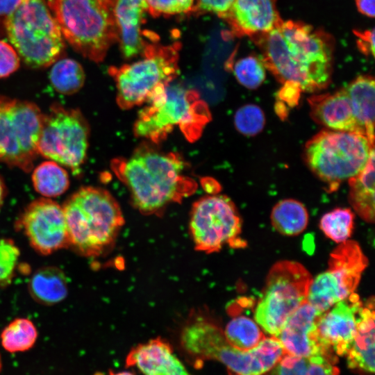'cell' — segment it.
I'll list each match as a JSON object with an SVG mask.
<instances>
[{
  "mask_svg": "<svg viewBox=\"0 0 375 375\" xmlns=\"http://www.w3.org/2000/svg\"><path fill=\"white\" fill-rule=\"evenodd\" d=\"M261 60L282 84L314 92L331 83L334 42L330 35L303 22L282 21L270 31L251 38Z\"/></svg>",
  "mask_w": 375,
  "mask_h": 375,
  "instance_id": "obj_1",
  "label": "cell"
},
{
  "mask_svg": "<svg viewBox=\"0 0 375 375\" xmlns=\"http://www.w3.org/2000/svg\"><path fill=\"white\" fill-rule=\"evenodd\" d=\"M185 166L181 156L148 144L139 147L130 158H116L111 164L127 187L133 206L144 215H158L195 192L197 183L184 174Z\"/></svg>",
  "mask_w": 375,
  "mask_h": 375,
  "instance_id": "obj_2",
  "label": "cell"
},
{
  "mask_svg": "<svg viewBox=\"0 0 375 375\" xmlns=\"http://www.w3.org/2000/svg\"><path fill=\"white\" fill-rule=\"evenodd\" d=\"M181 346L197 368L206 360L224 364L231 375H262L285 353L274 336L265 337L253 349L239 350L226 340L223 330L208 316L193 311L181 332Z\"/></svg>",
  "mask_w": 375,
  "mask_h": 375,
  "instance_id": "obj_3",
  "label": "cell"
},
{
  "mask_svg": "<svg viewBox=\"0 0 375 375\" xmlns=\"http://www.w3.org/2000/svg\"><path fill=\"white\" fill-rule=\"evenodd\" d=\"M68 247L85 257H98L115 243L124 219L116 199L107 190L82 187L62 206Z\"/></svg>",
  "mask_w": 375,
  "mask_h": 375,
  "instance_id": "obj_4",
  "label": "cell"
},
{
  "mask_svg": "<svg viewBox=\"0 0 375 375\" xmlns=\"http://www.w3.org/2000/svg\"><path fill=\"white\" fill-rule=\"evenodd\" d=\"M61 33L74 51L102 62L119 41L115 0H47Z\"/></svg>",
  "mask_w": 375,
  "mask_h": 375,
  "instance_id": "obj_5",
  "label": "cell"
},
{
  "mask_svg": "<svg viewBox=\"0 0 375 375\" xmlns=\"http://www.w3.org/2000/svg\"><path fill=\"white\" fill-rule=\"evenodd\" d=\"M139 112L133 126L137 137L158 144L176 126L187 140H197L211 119L206 103L194 90L172 83L160 89Z\"/></svg>",
  "mask_w": 375,
  "mask_h": 375,
  "instance_id": "obj_6",
  "label": "cell"
},
{
  "mask_svg": "<svg viewBox=\"0 0 375 375\" xmlns=\"http://www.w3.org/2000/svg\"><path fill=\"white\" fill-rule=\"evenodd\" d=\"M3 24L20 60L31 68L49 67L65 51V40L47 0H21Z\"/></svg>",
  "mask_w": 375,
  "mask_h": 375,
  "instance_id": "obj_7",
  "label": "cell"
},
{
  "mask_svg": "<svg viewBox=\"0 0 375 375\" xmlns=\"http://www.w3.org/2000/svg\"><path fill=\"white\" fill-rule=\"evenodd\" d=\"M374 147L362 134L324 130L306 144L304 160L328 192L358 174L367 165Z\"/></svg>",
  "mask_w": 375,
  "mask_h": 375,
  "instance_id": "obj_8",
  "label": "cell"
},
{
  "mask_svg": "<svg viewBox=\"0 0 375 375\" xmlns=\"http://www.w3.org/2000/svg\"><path fill=\"white\" fill-rule=\"evenodd\" d=\"M180 47L179 42L147 44L140 60L110 67L118 106L127 110L146 103L160 89L172 83L179 73Z\"/></svg>",
  "mask_w": 375,
  "mask_h": 375,
  "instance_id": "obj_9",
  "label": "cell"
},
{
  "mask_svg": "<svg viewBox=\"0 0 375 375\" xmlns=\"http://www.w3.org/2000/svg\"><path fill=\"white\" fill-rule=\"evenodd\" d=\"M311 280L309 272L299 262L275 263L255 309L256 322L271 336L276 337L288 317L306 301Z\"/></svg>",
  "mask_w": 375,
  "mask_h": 375,
  "instance_id": "obj_10",
  "label": "cell"
},
{
  "mask_svg": "<svg viewBox=\"0 0 375 375\" xmlns=\"http://www.w3.org/2000/svg\"><path fill=\"white\" fill-rule=\"evenodd\" d=\"M43 117L34 103L0 95V162L25 172L33 169Z\"/></svg>",
  "mask_w": 375,
  "mask_h": 375,
  "instance_id": "obj_11",
  "label": "cell"
},
{
  "mask_svg": "<svg viewBox=\"0 0 375 375\" xmlns=\"http://www.w3.org/2000/svg\"><path fill=\"white\" fill-rule=\"evenodd\" d=\"M89 135V124L79 110L53 103L44 114L38 154L68 167L78 176L87 157Z\"/></svg>",
  "mask_w": 375,
  "mask_h": 375,
  "instance_id": "obj_12",
  "label": "cell"
},
{
  "mask_svg": "<svg viewBox=\"0 0 375 375\" xmlns=\"http://www.w3.org/2000/svg\"><path fill=\"white\" fill-rule=\"evenodd\" d=\"M241 219L233 202L226 196L203 197L192 205L189 228L195 249L207 253L225 244L242 248Z\"/></svg>",
  "mask_w": 375,
  "mask_h": 375,
  "instance_id": "obj_13",
  "label": "cell"
},
{
  "mask_svg": "<svg viewBox=\"0 0 375 375\" xmlns=\"http://www.w3.org/2000/svg\"><path fill=\"white\" fill-rule=\"evenodd\" d=\"M367 259L353 240L340 243L331 253L328 268L312 278L306 301L321 312L354 292Z\"/></svg>",
  "mask_w": 375,
  "mask_h": 375,
  "instance_id": "obj_14",
  "label": "cell"
},
{
  "mask_svg": "<svg viewBox=\"0 0 375 375\" xmlns=\"http://www.w3.org/2000/svg\"><path fill=\"white\" fill-rule=\"evenodd\" d=\"M17 228L23 231L31 246L42 255L68 247V235L62 206L48 199L31 202L24 209Z\"/></svg>",
  "mask_w": 375,
  "mask_h": 375,
  "instance_id": "obj_15",
  "label": "cell"
},
{
  "mask_svg": "<svg viewBox=\"0 0 375 375\" xmlns=\"http://www.w3.org/2000/svg\"><path fill=\"white\" fill-rule=\"evenodd\" d=\"M362 306L359 296L353 292L321 314L317 330L326 350L337 356L347 353L355 336Z\"/></svg>",
  "mask_w": 375,
  "mask_h": 375,
  "instance_id": "obj_16",
  "label": "cell"
},
{
  "mask_svg": "<svg viewBox=\"0 0 375 375\" xmlns=\"http://www.w3.org/2000/svg\"><path fill=\"white\" fill-rule=\"evenodd\" d=\"M322 313L306 301L288 317L276 337L285 353L304 357L320 355L338 359L319 342L317 325Z\"/></svg>",
  "mask_w": 375,
  "mask_h": 375,
  "instance_id": "obj_17",
  "label": "cell"
},
{
  "mask_svg": "<svg viewBox=\"0 0 375 375\" xmlns=\"http://www.w3.org/2000/svg\"><path fill=\"white\" fill-rule=\"evenodd\" d=\"M277 0H235L222 18L233 36L250 38L266 33L282 22Z\"/></svg>",
  "mask_w": 375,
  "mask_h": 375,
  "instance_id": "obj_18",
  "label": "cell"
},
{
  "mask_svg": "<svg viewBox=\"0 0 375 375\" xmlns=\"http://www.w3.org/2000/svg\"><path fill=\"white\" fill-rule=\"evenodd\" d=\"M126 365L137 367L144 375H192L174 353L170 344L160 338L132 348Z\"/></svg>",
  "mask_w": 375,
  "mask_h": 375,
  "instance_id": "obj_19",
  "label": "cell"
},
{
  "mask_svg": "<svg viewBox=\"0 0 375 375\" xmlns=\"http://www.w3.org/2000/svg\"><path fill=\"white\" fill-rule=\"evenodd\" d=\"M308 103L312 118L328 130L365 135L344 88L333 93L312 96L308 99Z\"/></svg>",
  "mask_w": 375,
  "mask_h": 375,
  "instance_id": "obj_20",
  "label": "cell"
},
{
  "mask_svg": "<svg viewBox=\"0 0 375 375\" xmlns=\"http://www.w3.org/2000/svg\"><path fill=\"white\" fill-rule=\"evenodd\" d=\"M147 9V0H115L118 42L122 55L126 59L142 55L147 44L141 28Z\"/></svg>",
  "mask_w": 375,
  "mask_h": 375,
  "instance_id": "obj_21",
  "label": "cell"
},
{
  "mask_svg": "<svg viewBox=\"0 0 375 375\" xmlns=\"http://www.w3.org/2000/svg\"><path fill=\"white\" fill-rule=\"evenodd\" d=\"M374 300L372 297L362 307L356 332L347 353L351 369L374 372Z\"/></svg>",
  "mask_w": 375,
  "mask_h": 375,
  "instance_id": "obj_22",
  "label": "cell"
},
{
  "mask_svg": "<svg viewBox=\"0 0 375 375\" xmlns=\"http://www.w3.org/2000/svg\"><path fill=\"white\" fill-rule=\"evenodd\" d=\"M374 78L362 75L353 80L345 88L355 117L364 135L374 144Z\"/></svg>",
  "mask_w": 375,
  "mask_h": 375,
  "instance_id": "obj_23",
  "label": "cell"
},
{
  "mask_svg": "<svg viewBox=\"0 0 375 375\" xmlns=\"http://www.w3.org/2000/svg\"><path fill=\"white\" fill-rule=\"evenodd\" d=\"M31 297L44 306H52L65 299L68 292L67 277L60 268L45 266L37 269L28 285Z\"/></svg>",
  "mask_w": 375,
  "mask_h": 375,
  "instance_id": "obj_24",
  "label": "cell"
},
{
  "mask_svg": "<svg viewBox=\"0 0 375 375\" xmlns=\"http://www.w3.org/2000/svg\"><path fill=\"white\" fill-rule=\"evenodd\" d=\"M349 199L354 210L365 221L374 222V150L364 169L349 181Z\"/></svg>",
  "mask_w": 375,
  "mask_h": 375,
  "instance_id": "obj_25",
  "label": "cell"
},
{
  "mask_svg": "<svg viewBox=\"0 0 375 375\" xmlns=\"http://www.w3.org/2000/svg\"><path fill=\"white\" fill-rule=\"evenodd\" d=\"M337 360L320 355L304 357L284 353L274 367L272 375H339Z\"/></svg>",
  "mask_w": 375,
  "mask_h": 375,
  "instance_id": "obj_26",
  "label": "cell"
},
{
  "mask_svg": "<svg viewBox=\"0 0 375 375\" xmlns=\"http://www.w3.org/2000/svg\"><path fill=\"white\" fill-rule=\"evenodd\" d=\"M272 224L278 233L297 235L303 232L308 223L305 206L294 199H284L273 208L270 216Z\"/></svg>",
  "mask_w": 375,
  "mask_h": 375,
  "instance_id": "obj_27",
  "label": "cell"
},
{
  "mask_svg": "<svg viewBox=\"0 0 375 375\" xmlns=\"http://www.w3.org/2000/svg\"><path fill=\"white\" fill-rule=\"evenodd\" d=\"M32 182L35 190L46 198L60 196L69 186L67 171L53 160L44 161L34 169Z\"/></svg>",
  "mask_w": 375,
  "mask_h": 375,
  "instance_id": "obj_28",
  "label": "cell"
},
{
  "mask_svg": "<svg viewBox=\"0 0 375 375\" xmlns=\"http://www.w3.org/2000/svg\"><path fill=\"white\" fill-rule=\"evenodd\" d=\"M85 72L81 65L72 58L56 60L49 72V80L60 94L71 95L79 91L84 85Z\"/></svg>",
  "mask_w": 375,
  "mask_h": 375,
  "instance_id": "obj_29",
  "label": "cell"
},
{
  "mask_svg": "<svg viewBox=\"0 0 375 375\" xmlns=\"http://www.w3.org/2000/svg\"><path fill=\"white\" fill-rule=\"evenodd\" d=\"M223 331L230 344L244 351L255 348L265 338L256 321L244 315L233 317Z\"/></svg>",
  "mask_w": 375,
  "mask_h": 375,
  "instance_id": "obj_30",
  "label": "cell"
},
{
  "mask_svg": "<svg viewBox=\"0 0 375 375\" xmlns=\"http://www.w3.org/2000/svg\"><path fill=\"white\" fill-rule=\"evenodd\" d=\"M0 338L6 351L10 353L26 351L35 344L38 331L30 319L17 318L4 328Z\"/></svg>",
  "mask_w": 375,
  "mask_h": 375,
  "instance_id": "obj_31",
  "label": "cell"
},
{
  "mask_svg": "<svg viewBox=\"0 0 375 375\" xmlns=\"http://www.w3.org/2000/svg\"><path fill=\"white\" fill-rule=\"evenodd\" d=\"M353 219V213L350 209L335 208L323 215L319 227L328 238L342 243L351 235Z\"/></svg>",
  "mask_w": 375,
  "mask_h": 375,
  "instance_id": "obj_32",
  "label": "cell"
},
{
  "mask_svg": "<svg viewBox=\"0 0 375 375\" xmlns=\"http://www.w3.org/2000/svg\"><path fill=\"white\" fill-rule=\"evenodd\" d=\"M238 81L248 89L258 88L265 81L266 67L256 56H248L238 60L233 67Z\"/></svg>",
  "mask_w": 375,
  "mask_h": 375,
  "instance_id": "obj_33",
  "label": "cell"
},
{
  "mask_svg": "<svg viewBox=\"0 0 375 375\" xmlns=\"http://www.w3.org/2000/svg\"><path fill=\"white\" fill-rule=\"evenodd\" d=\"M265 118L262 109L254 104L240 107L235 112L234 124L243 135H254L260 133L265 125Z\"/></svg>",
  "mask_w": 375,
  "mask_h": 375,
  "instance_id": "obj_34",
  "label": "cell"
},
{
  "mask_svg": "<svg viewBox=\"0 0 375 375\" xmlns=\"http://www.w3.org/2000/svg\"><path fill=\"white\" fill-rule=\"evenodd\" d=\"M19 255V249L14 241L0 238V289L11 282Z\"/></svg>",
  "mask_w": 375,
  "mask_h": 375,
  "instance_id": "obj_35",
  "label": "cell"
},
{
  "mask_svg": "<svg viewBox=\"0 0 375 375\" xmlns=\"http://www.w3.org/2000/svg\"><path fill=\"white\" fill-rule=\"evenodd\" d=\"M195 0H147V11L154 17L190 12Z\"/></svg>",
  "mask_w": 375,
  "mask_h": 375,
  "instance_id": "obj_36",
  "label": "cell"
},
{
  "mask_svg": "<svg viewBox=\"0 0 375 375\" xmlns=\"http://www.w3.org/2000/svg\"><path fill=\"white\" fill-rule=\"evenodd\" d=\"M301 88L293 83H285L277 94L276 102V111L281 117L287 115L288 108H292L298 103L301 92Z\"/></svg>",
  "mask_w": 375,
  "mask_h": 375,
  "instance_id": "obj_37",
  "label": "cell"
},
{
  "mask_svg": "<svg viewBox=\"0 0 375 375\" xmlns=\"http://www.w3.org/2000/svg\"><path fill=\"white\" fill-rule=\"evenodd\" d=\"M20 60L14 47L0 40V78H6L15 72L19 67Z\"/></svg>",
  "mask_w": 375,
  "mask_h": 375,
  "instance_id": "obj_38",
  "label": "cell"
},
{
  "mask_svg": "<svg viewBox=\"0 0 375 375\" xmlns=\"http://www.w3.org/2000/svg\"><path fill=\"white\" fill-rule=\"evenodd\" d=\"M235 0H195L190 12L195 15L213 13L221 17L225 14Z\"/></svg>",
  "mask_w": 375,
  "mask_h": 375,
  "instance_id": "obj_39",
  "label": "cell"
},
{
  "mask_svg": "<svg viewBox=\"0 0 375 375\" xmlns=\"http://www.w3.org/2000/svg\"><path fill=\"white\" fill-rule=\"evenodd\" d=\"M358 49L366 56H374V29L354 31Z\"/></svg>",
  "mask_w": 375,
  "mask_h": 375,
  "instance_id": "obj_40",
  "label": "cell"
},
{
  "mask_svg": "<svg viewBox=\"0 0 375 375\" xmlns=\"http://www.w3.org/2000/svg\"><path fill=\"white\" fill-rule=\"evenodd\" d=\"M358 10L362 15L369 17H374V0H355Z\"/></svg>",
  "mask_w": 375,
  "mask_h": 375,
  "instance_id": "obj_41",
  "label": "cell"
},
{
  "mask_svg": "<svg viewBox=\"0 0 375 375\" xmlns=\"http://www.w3.org/2000/svg\"><path fill=\"white\" fill-rule=\"evenodd\" d=\"M21 0H0V17H6L12 12Z\"/></svg>",
  "mask_w": 375,
  "mask_h": 375,
  "instance_id": "obj_42",
  "label": "cell"
},
{
  "mask_svg": "<svg viewBox=\"0 0 375 375\" xmlns=\"http://www.w3.org/2000/svg\"><path fill=\"white\" fill-rule=\"evenodd\" d=\"M6 195V188L2 177L0 176V208L3 205Z\"/></svg>",
  "mask_w": 375,
  "mask_h": 375,
  "instance_id": "obj_43",
  "label": "cell"
},
{
  "mask_svg": "<svg viewBox=\"0 0 375 375\" xmlns=\"http://www.w3.org/2000/svg\"><path fill=\"white\" fill-rule=\"evenodd\" d=\"M110 375H134V374L129 372H110Z\"/></svg>",
  "mask_w": 375,
  "mask_h": 375,
  "instance_id": "obj_44",
  "label": "cell"
},
{
  "mask_svg": "<svg viewBox=\"0 0 375 375\" xmlns=\"http://www.w3.org/2000/svg\"><path fill=\"white\" fill-rule=\"evenodd\" d=\"M1 367H2V363H1V355H0V372H1Z\"/></svg>",
  "mask_w": 375,
  "mask_h": 375,
  "instance_id": "obj_45",
  "label": "cell"
}]
</instances>
